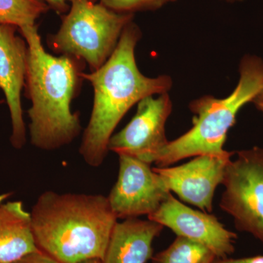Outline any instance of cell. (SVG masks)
<instances>
[{
	"label": "cell",
	"instance_id": "cell-3",
	"mask_svg": "<svg viewBox=\"0 0 263 263\" xmlns=\"http://www.w3.org/2000/svg\"><path fill=\"white\" fill-rule=\"evenodd\" d=\"M36 246L61 263L103 259L117 217L108 197L45 192L30 212Z\"/></svg>",
	"mask_w": 263,
	"mask_h": 263
},
{
	"label": "cell",
	"instance_id": "cell-22",
	"mask_svg": "<svg viewBox=\"0 0 263 263\" xmlns=\"http://www.w3.org/2000/svg\"><path fill=\"white\" fill-rule=\"evenodd\" d=\"M11 195L10 193H4L0 195V204L3 203L4 200H6L8 197H9Z\"/></svg>",
	"mask_w": 263,
	"mask_h": 263
},
{
	"label": "cell",
	"instance_id": "cell-12",
	"mask_svg": "<svg viewBox=\"0 0 263 263\" xmlns=\"http://www.w3.org/2000/svg\"><path fill=\"white\" fill-rule=\"evenodd\" d=\"M164 227L150 219L130 218L117 221L103 263H147L154 256L153 243Z\"/></svg>",
	"mask_w": 263,
	"mask_h": 263
},
{
	"label": "cell",
	"instance_id": "cell-18",
	"mask_svg": "<svg viewBox=\"0 0 263 263\" xmlns=\"http://www.w3.org/2000/svg\"><path fill=\"white\" fill-rule=\"evenodd\" d=\"M214 263H263V255L251 256L239 258H216Z\"/></svg>",
	"mask_w": 263,
	"mask_h": 263
},
{
	"label": "cell",
	"instance_id": "cell-24",
	"mask_svg": "<svg viewBox=\"0 0 263 263\" xmlns=\"http://www.w3.org/2000/svg\"><path fill=\"white\" fill-rule=\"evenodd\" d=\"M164 5L167 4L168 3H174V2L177 1V0H160Z\"/></svg>",
	"mask_w": 263,
	"mask_h": 263
},
{
	"label": "cell",
	"instance_id": "cell-16",
	"mask_svg": "<svg viewBox=\"0 0 263 263\" xmlns=\"http://www.w3.org/2000/svg\"><path fill=\"white\" fill-rule=\"evenodd\" d=\"M100 4L120 13H131L159 9L164 4L160 0H100Z\"/></svg>",
	"mask_w": 263,
	"mask_h": 263
},
{
	"label": "cell",
	"instance_id": "cell-7",
	"mask_svg": "<svg viewBox=\"0 0 263 263\" xmlns=\"http://www.w3.org/2000/svg\"><path fill=\"white\" fill-rule=\"evenodd\" d=\"M173 104L168 93L146 97L138 103L136 114L126 127L113 135L108 151L132 156L147 163H155L168 144L165 124Z\"/></svg>",
	"mask_w": 263,
	"mask_h": 263
},
{
	"label": "cell",
	"instance_id": "cell-19",
	"mask_svg": "<svg viewBox=\"0 0 263 263\" xmlns=\"http://www.w3.org/2000/svg\"><path fill=\"white\" fill-rule=\"evenodd\" d=\"M49 6L57 12L59 14L65 13L67 10H70V6L68 5V2L71 0H43Z\"/></svg>",
	"mask_w": 263,
	"mask_h": 263
},
{
	"label": "cell",
	"instance_id": "cell-23",
	"mask_svg": "<svg viewBox=\"0 0 263 263\" xmlns=\"http://www.w3.org/2000/svg\"><path fill=\"white\" fill-rule=\"evenodd\" d=\"M221 1L227 2V3H239V2H243L245 0H221Z\"/></svg>",
	"mask_w": 263,
	"mask_h": 263
},
{
	"label": "cell",
	"instance_id": "cell-21",
	"mask_svg": "<svg viewBox=\"0 0 263 263\" xmlns=\"http://www.w3.org/2000/svg\"><path fill=\"white\" fill-rule=\"evenodd\" d=\"M79 263H103V261H102L101 259L92 258L86 259V260L81 261V262Z\"/></svg>",
	"mask_w": 263,
	"mask_h": 263
},
{
	"label": "cell",
	"instance_id": "cell-10",
	"mask_svg": "<svg viewBox=\"0 0 263 263\" xmlns=\"http://www.w3.org/2000/svg\"><path fill=\"white\" fill-rule=\"evenodd\" d=\"M231 158L200 155L180 165L153 167L171 193L180 200L211 213L218 186L222 184L224 171Z\"/></svg>",
	"mask_w": 263,
	"mask_h": 263
},
{
	"label": "cell",
	"instance_id": "cell-14",
	"mask_svg": "<svg viewBox=\"0 0 263 263\" xmlns=\"http://www.w3.org/2000/svg\"><path fill=\"white\" fill-rule=\"evenodd\" d=\"M215 254L205 246L194 240L176 236L161 252L154 254L152 263H214Z\"/></svg>",
	"mask_w": 263,
	"mask_h": 263
},
{
	"label": "cell",
	"instance_id": "cell-20",
	"mask_svg": "<svg viewBox=\"0 0 263 263\" xmlns=\"http://www.w3.org/2000/svg\"><path fill=\"white\" fill-rule=\"evenodd\" d=\"M252 103H253L256 108L258 109L259 111L262 112L263 114V85L252 100Z\"/></svg>",
	"mask_w": 263,
	"mask_h": 263
},
{
	"label": "cell",
	"instance_id": "cell-4",
	"mask_svg": "<svg viewBox=\"0 0 263 263\" xmlns=\"http://www.w3.org/2000/svg\"><path fill=\"white\" fill-rule=\"evenodd\" d=\"M240 79L234 91L226 98L205 95L190 104L193 127L172 141L161 152L157 167H167L189 157L212 155L229 157L234 152L224 148L228 132L236 122L237 114L252 101L263 85V61L246 56L240 62Z\"/></svg>",
	"mask_w": 263,
	"mask_h": 263
},
{
	"label": "cell",
	"instance_id": "cell-6",
	"mask_svg": "<svg viewBox=\"0 0 263 263\" xmlns=\"http://www.w3.org/2000/svg\"><path fill=\"white\" fill-rule=\"evenodd\" d=\"M219 206L232 216L235 228L263 245V148L237 152L224 171Z\"/></svg>",
	"mask_w": 263,
	"mask_h": 263
},
{
	"label": "cell",
	"instance_id": "cell-11",
	"mask_svg": "<svg viewBox=\"0 0 263 263\" xmlns=\"http://www.w3.org/2000/svg\"><path fill=\"white\" fill-rule=\"evenodd\" d=\"M18 31L15 26L0 24V89L10 110V143L17 149L27 141L21 95L25 85L28 53L27 42L17 34Z\"/></svg>",
	"mask_w": 263,
	"mask_h": 263
},
{
	"label": "cell",
	"instance_id": "cell-2",
	"mask_svg": "<svg viewBox=\"0 0 263 263\" xmlns=\"http://www.w3.org/2000/svg\"><path fill=\"white\" fill-rule=\"evenodd\" d=\"M18 32L28 48L24 86L32 103L28 110L31 143L41 150L59 149L72 143L81 133L79 117L72 113L71 103L84 80V62L47 53L37 25Z\"/></svg>",
	"mask_w": 263,
	"mask_h": 263
},
{
	"label": "cell",
	"instance_id": "cell-5",
	"mask_svg": "<svg viewBox=\"0 0 263 263\" xmlns=\"http://www.w3.org/2000/svg\"><path fill=\"white\" fill-rule=\"evenodd\" d=\"M58 32L48 38L56 53L75 57L95 71L110 58L134 14L120 13L91 0H71Z\"/></svg>",
	"mask_w": 263,
	"mask_h": 263
},
{
	"label": "cell",
	"instance_id": "cell-15",
	"mask_svg": "<svg viewBox=\"0 0 263 263\" xmlns=\"http://www.w3.org/2000/svg\"><path fill=\"white\" fill-rule=\"evenodd\" d=\"M49 9L43 0H0V24L15 26L18 30L33 27Z\"/></svg>",
	"mask_w": 263,
	"mask_h": 263
},
{
	"label": "cell",
	"instance_id": "cell-13",
	"mask_svg": "<svg viewBox=\"0 0 263 263\" xmlns=\"http://www.w3.org/2000/svg\"><path fill=\"white\" fill-rule=\"evenodd\" d=\"M37 251L31 214L23 202L0 204V263H13Z\"/></svg>",
	"mask_w": 263,
	"mask_h": 263
},
{
	"label": "cell",
	"instance_id": "cell-8",
	"mask_svg": "<svg viewBox=\"0 0 263 263\" xmlns=\"http://www.w3.org/2000/svg\"><path fill=\"white\" fill-rule=\"evenodd\" d=\"M117 182L108 196L117 219H130L155 213L171 193L150 163L120 155Z\"/></svg>",
	"mask_w": 263,
	"mask_h": 263
},
{
	"label": "cell",
	"instance_id": "cell-17",
	"mask_svg": "<svg viewBox=\"0 0 263 263\" xmlns=\"http://www.w3.org/2000/svg\"><path fill=\"white\" fill-rule=\"evenodd\" d=\"M13 263H61L41 251L33 252Z\"/></svg>",
	"mask_w": 263,
	"mask_h": 263
},
{
	"label": "cell",
	"instance_id": "cell-1",
	"mask_svg": "<svg viewBox=\"0 0 263 263\" xmlns=\"http://www.w3.org/2000/svg\"><path fill=\"white\" fill-rule=\"evenodd\" d=\"M141 37V29L130 22L107 62L98 70L82 73L94 89V103L79 153L91 167L103 163L114 129L133 105L146 97L168 93L172 88L171 76L147 77L138 69L135 51Z\"/></svg>",
	"mask_w": 263,
	"mask_h": 263
},
{
	"label": "cell",
	"instance_id": "cell-9",
	"mask_svg": "<svg viewBox=\"0 0 263 263\" xmlns=\"http://www.w3.org/2000/svg\"><path fill=\"white\" fill-rule=\"evenodd\" d=\"M148 219L169 228L177 236L205 246L216 258H227L235 252L236 233L227 229L215 216L184 205L172 194Z\"/></svg>",
	"mask_w": 263,
	"mask_h": 263
},
{
	"label": "cell",
	"instance_id": "cell-25",
	"mask_svg": "<svg viewBox=\"0 0 263 263\" xmlns=\"http://www.w3.org/2000/svg\"><path fill=\"white\" fill-rule=\"evenodd\" d=\"M91 1H92V2H93V3H95V2H96V1H97V0H91Z\"/></svg>",
	"mask_w": 263,
	"mask_h": 263
}]
</instances>
